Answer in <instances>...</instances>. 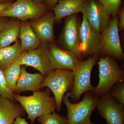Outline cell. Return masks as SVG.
Listing matches in <instances>:
<instances>
[{
	"label": "cell",
	"instance_id": "1",
	"mask_svg": "<svg viewBox=\"0 0 124 124\" xmlns=\"http://www.w3.org/2000/svg\"><path fill=\"white\" fill-rule=\"evenodd\" d=\"M52 91L48 88L44 91L33 93L30 96L14 94L15 100L23 107L27 114L28 119L33 124L36 119L47 114L54 112L57 104L54 97H50Z\"/></svg>",
	"mask_w": 124,
	"mask_h": 124
},
{
	"label": "cell",
	"instance_id": "2",
	"mask_svg": "<svg viewBox=\"0 0 124 124\" xmlns=\"http://www.w3.org/2000/svg\"><path fill=\"white\" fill-rule=\"evenodd\" d=\"M98 63L99 82L93 93L100 98L109 93L114 85L124 81V72L116 59L110 55L100 57Z\"/></svg>",
	"mask_w": 124,
	"mask_h": 124
},
{
	"label": "cell",
	"instance_id": "3",
	"mask_svg": "<svg viewBox=\"0 0 124 124\" xmlns=\"http://www.w3.org/2000/svg\"><path fill=\"white\" fill-rule=\"evenodd\" d=\"M99 98L90 91L85 93L80 102L72 103L67 97L64 96L62 102L67 110V124H90L91 114L96 108Z\"/></svg>",
	"mask_w": 124,
	"mask_h": 124
},
{
	"label": "cell",
	"instance_id": "4",
	"mask_svg": "<svg viewBox=\"0 0 124 124\" xmlns=\"http://www.w3.org/2000/svg\"><path fill=\"white\" fill-rule=\"evenodd\" d=\"M100 57L99 54L90 55L81 62L77 69L73 71V86L69 94L72 102H78L83 94L94 91L95 87L91 84L90 77L93 67Z\"/></svg>",
	"mask_w": 124,
	"mask_h": 124
},
{
	"label": "cell",
	"instance_id": "5",
	"mask_svg": "<svg viewBox=\"0 0 124 124\" xmlns=\"http://www.w3.org/2000/svg\"><path fill=\"white\" fill-rule=\"evenodd\" d=\"M50 11L45 4L33 0H16L0 13V17L15 18L21 21L41 17Z\"/></svg>",
	"mask_w": 124,
	"mask_h": 124
},
{
	"label": "cell",
	"instance_id": "6",
	"mask_svg": "<svg viewBox=\"0 0 124 124\" xmlns=\"http://www.w3.org/2000/svg\"><path fill=\"white\" fill-rule=\"evenodd\" d=\"M73 71L70 69L54 70L45 77L42 88L47 87L53 93L56 104V110L61 111L62 100L66 92L71 90L73 85Z\"/></svg>",
	"mask_w": 124,
	"mask_h": 124
},
{
	"label": "cell",
	"instance_id": "7",
	"mask_svg": "<svg viewBox=\"0 0 124 124\" xmlns=\"http://www.w3.org/2000/svg\"><path fill=\"white\" fill-rule=\"evenodd\" d=\"M48 44L42 42L37 48L22 52L15 62L21 66L32 67L46 77L53 71L48 58Z\"/></svg>",
	"mask_w": 124,
	"mask_h": 124
},
{
	"label": "cell",
	"instance_id": "8",
	"mask_svg": "<svg viewBox=\"0 0 124 124\" xmlns=\"http://www.w3.org/2000/svg\"><path fill=\"white\" fill-rule=\"evenodd\" d=\"M79 12L93 29L100 35L106 29L111 20L106 10L96 0H85Z\"/></svg>",
	"mask_w": 124,
	"mask_h": 124
},
{
	"label": "cell",
	"instance_id": "9",
	"mask_svg": "<svg viewBox=\"0 0 124 124\" xmlns=\"http://www.w3.org/2000/svg\"><path fill=\"white\" fill-rule=\"evenodd\" d=\"M81 23L77 14L66 17L58 42L60 47L75 54L82 61L83 57L78 50Z\"/></svg>",
	"mask_w": 124,
	"mask_h": 124
},
{
	"label": "cell",
	"instance_id": "10",
	"mask_svg": "<svg viewBox=\"0 0 124 124\" xmlns=\"http://www.w3.org/2000/svg\"><path fill=\"white\" fill-rule=\"evenodd\" d=\"M102 43L101 35L93 29L83 16L80 30L78 50L82 57L99 54L101 52Z\"/></svg>",
	"mask_w": 124,
	"mask_h": 124
},
{
	"label": "cell",
	"instance_id": "11",
	"mask_svg": "<svg viewBox=\"0 0 124 124\" xmlns=\"http://www.w3.org/2000/svg\"><path fill=\"white\" fill-rule=\"evenodd\" d=\"M118 22L117 15L112 17L107 27L101 35L102 43L101 53L122 62L124 54L119 36Z\"/></svg>",
	"mask_w": 124,
	"mask_h": 124
},
{
	"label": "cell",
	"instance_id": "12",
	"mask_svg": "<svg viewBox=\"0 0 124 124\" xmlns=\"http://www.w3.org/2000/svg\"><path fill=\"white\" fill-rule=\"evenodd\" d=\"M47 54L53 70L70 69L74 71L82 61L75 54L58 46L54 43L48 44Z\"/></svg>",
	"mask_w": 124,
	"mask_h": 124
},
{
	"label": "cell",
	"instance_id": "13",
	"mask_svg": "<svg viewBox=\"0 0 124 124\" xmlns=\"http://www.w3.org/2000/svg\"><path fill=\"white\" fill-rule=\"evenodd\" d=\"M124 106L108 93L99 98L96 108L106 124H124Z\"/></svg>",
	"mask_w": 124,
	"mask_h": 124
},
{
	"label": "cell",
	"instance_id": "14",
	"mask_svg": "<svg viewBox=\"0 0 124 124\" xmlns=\"http://www.w3.org/2000/svg\"><path fill=\"white\" fill-rule=\"evenodd\" d=\"M54 14L53 10H50L41 17L29 22L32 28L38 38L42 42L54 43Z\"/></svg>",
	"mask_w": 124,
	"mask_h": 124
},
{
	"label": "cell",
	"instance_id": "15",
	"mask_svg": "<svg viewBox=\"0 0 124 124\" xmlns=\"http://www.w3.org/2000/svg\"><path fill=\"white\" fill-rule=\"evenodd\" d=\"M45 77L40 73H31L28 72L26 66L21 67V73L14 94H18L27 91L34 92L39 91Z\"/></svg>",
	"mask_w": 124,
	"mask_h": 124
},
{
	"label": "cell",
	"instance_id": "16",
	"mask_svg": "<svg viewBox=\"0 0 124 124\" xmlns=\"http://www.w3.org/2000/svg\"><path fill=\"white\" fill-rule=\"evenodd\" d=\"M25 112L15 100L0 96V124H14L17 117L24 115Z\"/></svg>",
	"mask_w": 124,
	"mask_h": 124
},
{
	"label": "cell",
	"instance_id": "17",
	"mask_svg": "<svg viewBox=\"0 0 124 124\" xmlns=\"http://www.w3.org/2000/svg\"><path fill=\"white\" fill-rule=\"evenodd\" d=\"M19 38L20 40V48L22 52L37 48L42 43L27 20L21 21Z\"/></svg>",
	"mask_w": 124,
	"mask_h": 124
},
{
	"label": "cell",
	"instance_id": "18",
	"mask_svg": "<svg viewBox=\"0 0 124 124\" xmlns=\"http://www.w3.org/2000/svg\"><path fill=\"white\" fill-rule=\"evenodd\" d=\"M14 18L9 19L0 32V48L9 46L18 40L21 21Z\"/></svg>",
	"mask_w": 124,
	"mask_h": 124
},
{
	"label": "cell",
	"instance_id": "19",
	"mask_svg": "<svg viewBox=\"0 0 124 124\" xmlns=\"http://www.w3.org/2000/svg\"><path fill=\"white\" fill-rule=\"evenodd\" d=\"M85 0H59L52 9L54 14L55 22H58L64 17L77 14Z\"/></svg>",
	"mask_w": 124,
	"mask_h": 124
},
{
	"label": "cell",
	"instance_id": "20",
	"mask_svg": "<svg viewBox=\"0 0 124 124\" xmlns=\"http://www.w3.org/2000/svg\"><path fill=\"white\" fill-rule=\"evenodd\" d=\"M22 52L19 40L12 46L0 48V69L3 71L8 67Z\"/></svg>",
	"mask_w": 124,
	"mask_h": 124
},
{
	"label": "cell",
	"instance_id": "21",
	"mask_svg": "<svg viewBox=\"0 0 124 124\" xmlns=\"http://www.w3.org/2000/svg\"><path fill=\"white\" fill-rule=\"evenodd\" d=\"M22 66L15 62L3 71L7 87L14 93L20 77Z\"/></svg>",
	"mask_w": 124,
	"mask_h": 124
},
{
	"label": "cell",
	"instance_id": "22",
	"mask_svg": "<svg viewBox=\"0 0 124 124\" xmlns=\"http://www.w3.org/2000/svg\"><path fill=\"white\" fill-rule=\"evenodd\" d=\"M41 124H67L66 116H62L55 112L47 113L38 118Z\"/></svg>",
	"mask_w": 124,
	"mask_h": 124
},
{
	"label": "cell",
	"instance_id": "23",
	"mask_svg": "<svg viewBox=\"0 0 124 124\" xmlns=\"http://www.w3.org/2000/svg\"><path fill=\"white\" fill-rule=\"evenodd\" d=\"M106 10L111 17H113L117 15L122 0H96Z\"/></svg>",
	"mask_w": 124,
	"mask_h": 124
},
{
	"label": "cell",
	"instance_id": "24",
	"mask_svg": "<svg viewBox=\"0 0 124 124\" xmlns=\"http://www.w3.org/2000/svg\"><path fill=\"white\" fill-rule=\"evenodd\" d=\"M109 93L116 101L124 106V81L114 85Z\"/></svg>",
	"mask_w": 124,
	"mask_h": 124
},
{
	"label": "cell",
	"instance_id": "25",
	"mask_svg": "<svg viewBox=\"0 0 124 124\" xmlns=\"http://www.w3.org/2000/svg\"><path fill=\"white\" fill-rule=\"evenodd\" d=\"M0 96L15 100L14 93L7 87L3 71L0 69Z\"/></svg>",
	"mask_w": 124,
	"mask_h": 124
},
{
	"label": "cell",
	"instance_id": "26",
	"mask_svg": "<svg viewBox=\"0 0 124 124\" xmlns=\"http://www.w3.org/2000/svg\"><path fill=\"white\" fill-rule=\"evenodd\" d=\"M118 17V27L119 31L124 29V7L120 8L117 12Z\"/></svg>",
	"mask_w": 124,
	"mask_h": 124
},
{
	"label": "cell",
	"instance_id": "27",
	"mask_svg": "<svg viewBox=\"0 0 124 124\" xmlns=\"http://www.w3.org/2000/svg\"><path fill=\"white\" fill-rule=\"evenodd\" d=\"M58 1L59 0H43L42 3L45 4L50 10H51L57 5Z\"/></svg>",
	"mask_w": 124,
	"mask_h": 124
},
{
	"label": "cell",
	"instance_id": "28",
	"mask_svg": "<svg viewBox=\"0 0 124 124\" xmlns=\"http://www.w3.org/2000/svg\"><path fill=\"white\" fill-rule=\"evenodd\" d=\"M14 124H29L26 119L22 117H19L16 119Z\"/></svg>",
	"mask_w": 124,
	"mask_h": 124
},
{
	"label": "cell",
	"instance_id": "29",
	"mask_svg": "<svg viewBox=\"0 0 124 124\" xmlns=\"http://www.w3.org/2000/svg\"><path fill=\"white\" fill-rule=\"evenodd\" d=\"M9 19L6 17H0V32Z\"/></svg>",
	"mask_w": 124,
	"mask_h": 124
},
{
	"label": "cell",
	"instance_id": "30",
	"mask_svg": "<svg viewBox=\"0 0 124 124\" xmlns=\"http://www.w3.org/2000/svg\"><path fill=\"white\" fill-rule=\"evenodd\" d=\"M13 2H8V3H5V4H0V13L8 8Z\"/></svg>",
	"mask_w": 124,
	"mask_h": 124
},
{
	"label": "cell",
	"instance_id": "31",
	"mask_svg": "<svg viewBox=\"0 0 124 124\" xmlns=\"http://www.w3.org/2000/svg\"><path fill=\"white\" fill-rule=\"evenodd\" d=\"M16 0H0V4L14 2Z\"/></svg>",
	"mask_w": 124,
	"mask_h": 124
},
{
	"label": "cell",
	"instance_id": "32",
	"mask_svg": "<svg viewBox=\"0 0 124 124\" xmlns=\"http://www.w3.org/2000/svg\"><path fill=\"white\" fill-rule=\"evenodd\" d=\"M33 0L39 3H42V1H43V0Z\"/></svg>",
	"mask_w": 124,
	"mask_h": 124
},
{
	"label": "cell",
	"instance_id": "33",
	"mask_svg": "<svg viewBox=\"0 0 124 124\" xmlns=\"http://www.w3.org/2000/svg\"><path fill=\"white\" fill-rule=\"evenodd\" d=\"M90 124H94V123H90Z\"/></svg>",
	"mask_w": 124,
	"mask_h": 124
}]
</instances>
